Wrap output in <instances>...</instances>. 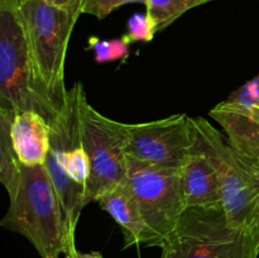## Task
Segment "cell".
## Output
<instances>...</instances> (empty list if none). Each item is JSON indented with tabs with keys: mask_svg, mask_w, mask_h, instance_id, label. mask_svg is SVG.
I'll return each mask as SVG.
<instances>
[{
	"mask_svg": "<svg viewBox=\"0 0 259 258\" xmlns=\"http://www.w3.org/2000/svg\"><path fill=\"white\" fill-rule=\"evenodd\" d=\"M39 113L52 124L58 108L40 82L28 46L20 0H0V113Z\"/></svg>",
	"mask_w": 259,
	"mask_h": 258,
	"instance_id": "cell-1",
	"label": "cell"
},
{
	"mask_svg": "<svg viewBox=\"0 0 259 258\" xmlns=\"http://www.w3.org/2000/svg\"><path fill=\"white\" fill-rule=\"evenodd\" d=\"M9 199V209L0 225L27 238L40 258H60L76 247L45 164H22L19 181Z\"/></svg>",
	"mask_w": 259,
	"mask_h": 258,
	"instance_id": "cell-2",
	"label": "cell"
},
{
	"mask_svg": "<svg viewBox=\"0 0 259 258\" xmlns=\"http://www.w3.org/2000/svg\"><path fill=\"white\" fill-rule=\"evenodd\" d=\"M83 86L76 82L68 90L67 105L51 124V149L45 167L55 186L68 234L75 239L81 211L86 206V184L90 159L81 141V101Z\"/></svg>",
	"mask_w": 259,
	"mask_h": 258,
	"instance_id": "cell-3",
	"label": "cell"
},
{
	"mask_svg": "<svg viewBox=\"0 0 259 258\" xmlns=\"http://www.w3.org/2000/svg\"><path fill=\"white\" fill-rule=\"evenodd\" d=\"M161 249L162 258H257L259 237L230 224L223 205L189 207Z\"/></svg>",
	"mask_w": 259,
	"mask_h": 258,
	"instance_id": "cell-4",
	"label": "cell"
},
{
	"mask_svg": "<svg viewBox=\"0 0 259 258\" xmlns=\"http://www.w3.org/2000/svg\"><path fill=\"white\" fill-rule=\"evenodd\" d=\"M28 46L40 82L56 105L65 109V58L75 23L81 14L47 0H20Z\"/></svg>",
	"mask_w": 259,
	"mask_h": 258,
	"instance_id": "cell-5",
	"label": "cell"
},
{
	"mask_svg": "<svg viewBox=\"0 0 259 258\" xmlns=\"http://www.w3.org/2000/svg\"><path fill=\"white\" fill-rule=\"evenodd\" d=\"M191 123L195 146L217 168L228 220L259 237V179L206 119L191 118Z\"/></svg>",
	"mask_w": 259,
	"mask_h": 258,
	"instance_id": "cell-6",
	"label": "cell"
},
{
	"mask_svg": "<svg viewBox=\"0 0 259 258\" xmlns=\"http://www.w3.org/2000/svg\"><path fill=\"white\" fill-rule=\"evenodd\" d=\"M124 184L133 195L147 227V247L161 248L186 210L181 169L129 159Z\"/></svg>",
	"mask_w": 259,
	"mask_h": 258,
	"instance_id": "cell-7",
	"label": "cell"
},
{
	"mask_svg": "<svg viewBox=\"0 0 259 258\" xmlns=\"http://www.w3.org/2000/svg\"><path fill=\"white\" fill-rule=\"evenodd\" d=\"M81 141L90 159V179L86 184V205L98 200L126 179V124L99 113L81 101Z\"/></svg>",
	"mask_w": 259,
	"mask_h": 258,
	"instance_id": "cell-8",
	"label": "cell"
},
{
	"mask_svg": "<svg viewBox=\"0 0 259 258\" xmlns=\"http://www.w3.org/2000/svg\"><path fill=\"white\" fill-rule=\"evenodd\" d=\"M194 147V128L186 114L126 124V156L133 161L181 169Z\"/></svg>",
	"mask_w": 259,
	"mask_h": 258,
	"instance_id": "cell-9",
	"label": "cell"
},
{
	"mask_svg": "<svg viewBox=\"0 0 259 258\" xmlns=\"http://www.w3.org/2000/svg\"><path fill=\"white\" fill-rule=\"evenodd\" d=\"M10 139L23 166H43L51 149V126L37 111H20L10 124Z\"/></svg>",
	"mask_w": 259,
	"mask_h": 258,
	"instance_id": "cell-10",
	"label": "cell"
},
{
	"mask_svg": "<svg viewBox=\"0 0 259 258\" xmlns=\"http://www.w3.org/2000/svg\"><path fill=\"white\" fill-rule=\"evenodd\" d=\"M186 209L223 205L222 185L215 166L196 146L181 168Z\"/></svg>",
	"mask_w": 259,
	"mask_h": 258,
	"instance_id": "cell-11",
	"label": "cell"
},
{
	"mask_svg": "<svg viewBox=\"0 0 259 258\" xmlns=\"http://www.w3.org/2000/svg\"><path fill=\"white\" fill-rule=\"evenodd\" d=\"M210 115L224 128L230 146L259 179V124L250 114L228 109L222 103Z\"/></svg>",
	"mask_w": 259,
	"mask_h": 258,
	"instance_id": "cell-12",
	"label": "cell"
},
{
	"mask_svg": "<svg viewBox=\"0 0 259 258\" xmlns=\"http://www.w3.org/2000/svg\"><path fill=\"white\" fill-rule=\"evenodd\" d=\"M98 204L120 227L124 237V249L138 244L147 245V227L133 195L124 182L101 196Z\"/></svg>",
	"mask_w": 259,
	"mask_h": 258,
	"instance_id": "cell-13",
	"label": "cell"
},
{
	"mask_svg": "<svg viewBox=\"0 0 259 258\" xmlns=\"http://www.w3.org/2000/svg\"><path fill=\"white\" fill-rule=\"evenodd\" d=\"M14 116L0 113V180L12 196L19 181L22 163L18 159L10 139V124Z\"/></svg>",
	"mask_w": 259,
	"mask_h": 258,
	"instance_id": "cell-14",
	"label": "cell"
},
{
	"mask_svg": "<svg viewBox=\"0 0 259 258\" xmlns=\"http://www.w3.org/2000/svg\"><path fill=\"white\" fill-rule=\"evenodd\" d=\"M210 2L212 0H147L146 14L157 33L166 29L187 10Z\"/></svg>",
	"mask_w": 259,
	"mask_h": 258,
	"instance_id": "cell-15",
	"label": "cell"
},
{
	"mask_svg": "<svg viewBox=\"0 0 259 258\" xmlns=\"http://www.w3.org/2000/svg\"><path fill=\"white\" fill-rule=\"evenodd\" d=\"M223 105L243 114H250L259 108V73L248 81L238 90L232 93L229 98L223 101Z\"/></svg>",
	"mask_w": 259,
	"mask_h": 258,
	"instance_id": "cell-16",
	"label": "cell"
},
{
	"mask_svg": "<svg viewBox=\"0 0 259 258\" xmlns=\"http://www.w3.org/2000/svg\"><path fill=\"white\" fill-rule=\"evenodd\" d=\"M89 43L95 52V61L98 63L121 60L126 57L129 52V43L124 37L110 40H101L96 37H91Z\"/></svg>",
	"mask_w": 259,
	"mask_h": 258,
	"instance_id": "cell-17",
	"label": "cell"
},
{
	"mask_svg": "<svg viewBox=\"0 0 259 258\" xmlns=\"http://www.w3.org/2000/svg\"><path fill=\"white\" fill-rule=\"evenodd\" d=\"M154 34L156 32L148 15L137 13L129 18L126 24V34L124 35V38L131 45L134 42H151Z\"/></svg>",
	"mask_w": 259,
	"mask_h": 258,
	"instance_id": "cell-18",
	"label": "cell"
},
{
	"mask_svg": "<svg viewBox=\"0 0 259 258\" xmlns=\"http://www.w3.org/2000/svg\"><path fill=\"white\" fill-rule=\"evenodd\" d=\"M147 0H83L81 14H90L98 19H104L111 12L126 4H146Z\"/></svg>",
	"mask_w": 259,
	"mask_h": 258,
	"instance_id": "cell-19",
	"label": "cell"
},
{
	"mask_svg": "<svg viewBox=\"0 0 259 258\" xmlns=\"http://www.w3.org/2000/svg\"><path fill=\"white\" fill-rule=\"evenodd\" d=\"M47 2L56 7L63 8V9L78 13V14H81V7L83 4V0H47Z\"/></svg>",
	"mask_w": 259,
	"mask_h": 258,
	"instance_id": "cell-20",
	"label": "cell"
},
{
	"mask_svg": "<svg viewBox=\"0 0 259 258\" xmlns=\"http://www.w3.org/2000/svg\"><path fill=\"white\" fill-rule=\"evenodd\" d=\"M66 258H104L101 252H90V253H81L76 249V247L71 248L65 254Z\"/></svg>",
	"mask_w": 259,
	"mask_h": 258,
	"instance_id": "cell-21",
	"label": "cell"
},
{
	"mask_svg": "<svg viewBox=\"0 0 259 258\" xmlns=\"http://www.w3.org/2000/svg\"><path fill=\"white\" fill-rule=\"evenodd\" d=\"M250 115H252L253 119H254V120L259 124V108L255 109V110H253L252 113H250Z\"/></svg>",
	"mask_w": 259,
	"mask_h": 258,
	"instance_id": "cell-22",
	"label": "cell"
}]
</instances>
